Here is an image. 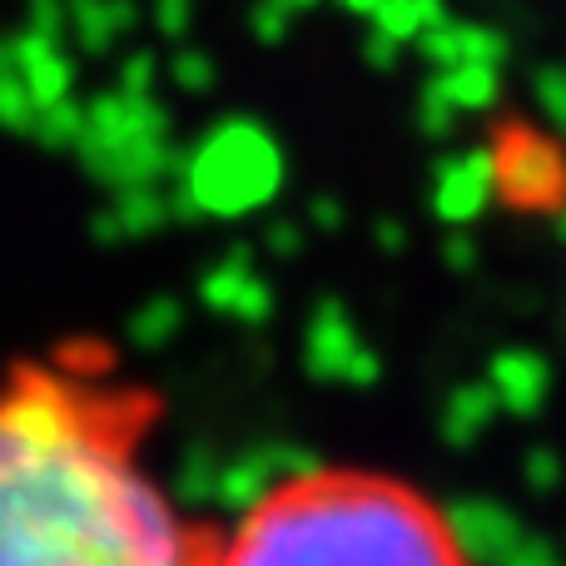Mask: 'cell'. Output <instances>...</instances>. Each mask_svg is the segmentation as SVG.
<instances>
[{
	"label": "cell",
	"instance_id": "6da1fadb",
	"mask_svg": "<svg viewBox=\"0 0 566 566\" xmlns=\"http://www.w3.org/2000/svg\"><path fill=\"white\" fill-rule=\"evenodd\" d=\"M159 398L109 358H40L0 382V566H214L219 532L145 472Z\"/></svg>",
	"mask_w": 566,
	"mask_h": 566
},
{
	"label": "cell",
	"instance_id": "7a4b0ae2",
	"mask_svg": "<svg viewBox=\"0 0 566 566\" xmlns=\"http://www.w3.org/2000/svg\"><path fill=\"white\" fill-rule=\"evenodd\" d=\"M214 566H472L452 517L392 472L313 468L219 537Z\"/></svg>",
	"mask_w": 566,
	"mask_h": 566
},
{
	"label": "cell",
	"instance_id": "3957f363",
	"mask_svg": "<svg viewBox=\"0 0 566 566\" xmlns=\"http://www.w3.org/2000/svg\"><path fill=\"white\" fill-rule=\"evenodd\" d=\"M30 109H35V99H30L25 80L15 70H0V125H25Z\"/></svg>",
	"mask_w": 566,
	"mask_h": 566
},
{
	"label": "cell",
	"instance_id": "277c9868",
	"mask_svg": "<svg viewBox=\"0 0 566 566\" xmlns=\"http://www.w3.org/2000/svg\"><path fill=\"white\" fill-rule=\"evenodd\" d=\"M25 20H30L35 35L55 40L60 25H65V6H60V0H25Z\"/></svg>",
	"mask_w": 566,
	"mask_h": 566
}]
</instances>
